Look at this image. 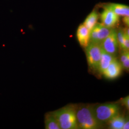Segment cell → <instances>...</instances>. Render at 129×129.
I'll return each instance as SVG.
<instances>
[{
  "label": "cell",
  "instance_id": "cell-18",
  "mask_svg": "<svg viewBox=\"0 0 129 129\" xmlns=\"http://www.w3.org/2000/svg\"><path fill=\"white\" fill-rule=\"evenodd\" d=\"M121 104L124 106L127 109H129V96H126L124 98H122L120 100Z\"/></svg>",
  "mask_w": 129,
  "mask_h": 129
},
{
  "label": "cell",
  "instance_id": "cell-3",
  "mask_svg": "<svg viewBox=\"0 0 129 129\" xmlns=\"http://www.w3.org/2000/svg\"><path fill=\"white\" fill-rule=\"evenodd\" d=\"M94 114L101 123L109 122L111 120L120 114V108L117 104L107 103L93 107Z\"/></svg>",
  "mask_w": 129,
  "mask_h": 129
},
{
  "label": "cell",
  "instance_id": "cell-20",
  "mask_svg": "<svg viewBox=\"0 0 129 129\" xmlns=\"http://www.w3.org/2000/svg\"><path fill=\"white\" fill-rule=\"evenodd\" d=\"M123 21L124 23L128 26H129V16H124Z\"/></svg>",
  "mask_w": 129,
  "mask_h": 129
},
{
  "label": "cell",
  "instance_id": "cell-13",
  "mask_svg": "<svg viewBox=\"0 0 129 129\" xmlns=\"http://www.w3.org/2000/svg\"><path fill=\"white\" fill-rule=\"evenodd\" d=\"M99 15L96 11H92L86 18L83 24L90 31L97 24Z\"/></svg>",
  "mask_w": 129,
  "mask_h": 129
},
{
  "label": "cell",
  "instance_id": "cell-6",
  "mask_svg": "<svg viewBox=\"0 0 129 129\" xmlns=\"http://www.w3.org/2000/svg\"><path fill=\"white\" fill-rule=\"evenodd\" d=\"M101 45L102 50L112 55H115L119 45L115 30L111 29L109 36L102 42Z\"/></svg>",
  "mask_w": 129,
  "mask_h": 129
},
{
  "label": "cell",
  "instance_id": "cell-19",
  "mask_svg": "<svg viewBox=\"0 0 129 129\" xmlns=\"http://www.w3.org/2000/svg\"><path fill=\"white\" fill-rule=\"evenodd\" d=\"M129 129V121L128 119H126L124 125L123 126L122 129Z\"/></svg>",
  "mask_w": 129,
  "mask_h": 129
},
{
  "label": "cell",
  "instance_id": "cell-11",
  "mask_svg": "<svg viewBox=\"0 0 129 129\" xmlns=\"http://www.w3.org/2000/svg\"><path fill=\"white\" fill-rule=\"evenodd\" d=\"M114 58V55H112L102 50L98 70L102 74Z\"/></svg>",
  "mask_w": 129,
  "mask_h": 129
},
{
  "label": "cell",
  "instance_id": "cell-12",
  "mask_svg": "<svg viewBox=\"0 0 129 129\" xmlns=\"http://www.w3.org/2000/svg\"><path fill=\"white\" fill-rule=\"evenodd\" d=\"M45 128L46 129H61L58 123L51 112L47 113L45 118Z\"/></svg>",
  "mask_w": 129,
  "mask_h": 129
},
{
  "label": "cell",
  "instance_id": "cell-21",
  "mask_svg": "<svg viewBox=\"0 0 129 129\" xmlns=\"http://www.w3.org/2000/svg\"><path fill=\"white\" fill-rule=\"evenodd\" d=\"M123 31H124V33L125 35L129 37V27H128L126 28Z\"/></svg>",
  "mask_w": 129,
  "mask_h": 129
},
{
  "label": "cell",
  "instance_id": "cell-17",
  "mask_svg": "<svg viewBox=\"0 0 129 129\" xmlns=\"http://www.w3.org/2000/svg\"><path fill=\"white\" fill-rule=\"evenodd\" d=\"M124 40L122 49L123 50H129V37L124 34Z\"/></svg>",
  "mask_w": 129,
  "mask_h": 129
},
{
  "label": "cell",
  "instance_id": "cell-15",
  "mask_svg": "<svg viewBox=\"0 0 129 129\" xmlns=\"http://www.w3.org/2000/svg\"><path fill=\"white\" fill-rule=\"evenodd\" d=\"M120 63L122 69L128 70L129 68V51L123 50L120 55Z\"/></svg>",
  "mask_w": 129,
  "mask_h": 129
},
{
  "label": "cell",
  "instance_id": "cell-4",
  "mask_svg": "<svg viewBox=\"0 0 129 129\" xmlns=\"http://www.w3.org/2000/svg\"><path fill=\"white\" fill-rule=\"evenodd\" d=\"M85 48L88 66L92 69L98 70L102 51L101 44L89 42Z\"/></svg>",
  "mask_w": 129,
  "mask_h": 129
},
{
  "label": "cell",
  "instance_id": "cell-14",
  "mask_svg": "<svg viewBox=\"0 0 129 129\" xmlns=\"http://www.w3.org/2000/svg\"><path fill=\"white\" fill-rule=\"evenodd\" d=\"M125 120L126 119L124 117L118 115L113 118L109 122L111 129H122Z\"/></svg>",
  "mask_w": 129,
  "mask_h": 129
},
{
  "label": "cell",
  "instance_id": "cell-2",
  "mask_svg": "<svg viewBox=\"0 0 129 129\" xmlns=\"http://www.w3.org/2000/svg\"><path fill=\"white\" fill-rule=\"evenodd\" d=\"M77 107L69 105L51 112L61 129H77L78 124L76 116Z\"/></svg>",
  "mask_w": 129,
  "mask_h": 129
},
{
  "label": "cell",
  "instance_id": "cell-10",
  "mask_svg": "<svg viewBox=\"0 0 129 129\" xmlns=\"http://www.w3.org/2000/svg\"><path fill=\"white\" fill-rule=\"evenodd\" d=\"M105 8L110 10L119 16H129V7L126 5L111 4L106 5Z\"/></svg>",
  "mask_w": 129,
  "mask_h": 129
},
{
  "label": "cell",
  "instance_id": "cell-1",
  "mask_svg": "<svg viewBox=\"0 0 129 129\" xmlns=\"http://www.w3.org/2000/svg\"><path fill=\"white\" fill-rule=\"evenodd\" d=\"M76 116L78 128L97 129L102 127V123L96 119L93 107L91 105H83L78 108L77 107Z\"/></svg>",
  "mask_w": 129,
  "mask_h": 129
},
{
  "label": "cell",
  "instance_id": "cell-5",
  "mask_svg": "<svg viewBox=\"0 0 129 129\" xmlns=\"http://www.w3.org/2000/svg\"><path fill=\"white\" fill-rule=\"evenodd\" d=\"M111 29L102 23H97L90 31V42L101 44L111 32Z\"/></svg>",
  "mask_w": 129,
  "mask_h": 129
},
{
  "label": "cell",
  "instance_id": "cell-7",
  "mask_svg": "<svg viewBox=\"0 0 129 129\" xmlns=\"http://www.w3.org/2000/svg\"><path fill=\"white\" fill-rule=\"evenodd\" d=\"M101 18L102 24L111 29L116 26L119 22V15L110 10L105 8L101 14Z\"/></svg>",
  "mask_w": 129,
  "mask_h": 129
},
{
  "label": "cell",
  "instance_id": "cell-9",
  "mask_svg": "<svg viewBox=\"0 0 129 129\" xmlns=\"http://www.w3.org/2000/svg\"><path fill=\"white\" fill-rule=\"evenodd\" d=\"M77 37L80 45L86 48L90 42V31L83 24L78 26Z\"/></svg>",
  "mask_w": 129,
  "mask_h": 129
},
{
  "label": "cell",
  "instance_id": "cell-16",
  "mask_svg": "<svg viewBox=\"0 0 129 129\" xmlns=\"http://www.w3.org/2000/svg\"><path fill=\"white\" fill-rule=\"evenodd\" d=\"M117 36L118 44L119 45L120 48L122 49L124 40V33L123 30H119L117 32Z\"/></svg>",
  "mask_w": 129,
  "mask_h": 129
},
{
  "label": "cell",
  "instance_id": "cell-8",
  "mask_svg": "<svg viewBox=\"0 0 129 129\" xmlns=\"http://www.w3.org/2000/svg\"><path fill=\"white\" fill-rule=\"evenodd\" d=\"M122 69V68L120 62L115 58L102 74L106 78L112 79L120 76Z\"/></svg>",
  "mask_w": 129,
  "mask_h": 129
}]
</instances>
